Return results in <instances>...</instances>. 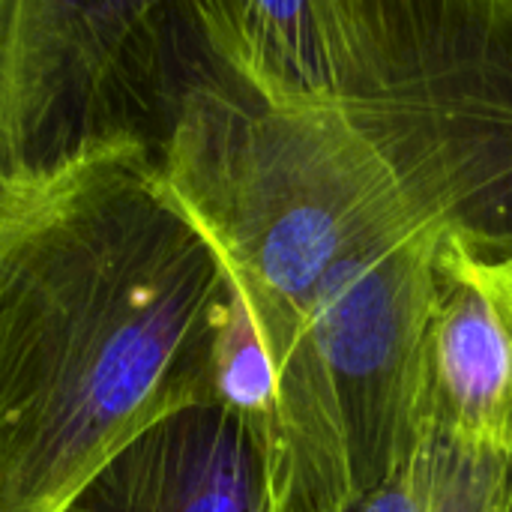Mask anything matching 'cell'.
<instances>
[{"mask_svg":"<svg viewBox=\"0 0 512 512\" xmlns=\"http://www.w3.org/2000/svg\"><path fill=\"white\" fill-rule=\"evenodd\" d=\"M57 512H279L261 438L216 402L183 408L102 462Z\"/></svg>","mask_w":512,"mask_h":512,"instance_id":"5b68a950","label":"cell"},{"mask_svg":"<svg viewBox=\"0 0 512 512\" xmlns=\"http://www.w3.org/2000/svg\"><path fill=\"white\" fill-rule=\"evenodd\" d=\"M165 3L0 0V186L117 141L159 150L186 81Z\"/></svg>","mask_w":512,"mask_h":512,"instance_id":"3957f363","label":"cell"},{"mask_svg":"<svg viewBox=\"0 0 512 512\" xmlns=\"http://www.w3.org/2000/svg\"><path fill=\"white\" fill-rule=\"evenodd\" d=\"M429 432L512 459V258L438 243L423 336Z\"/></svg>","mask_w":512,"mask_h":512,"instance_id":"277c9868","label":"cell"},{"mask_svg":"<svg viewBox=\"0 0 512 512\" xmlns=\"http://www.w3.org/2000/svg\"><path fill=\"white\" fill-rule=\"evenodd\" d=\"M507 512H512V459H510V504H507Z\"/></svg>","mask_w":512,"mask_h":512,"instance_id":"ba28073f","label":"cell"},{"mask_svg":"<svg viewBox=\"0 0 512 512\" xmlns=\"http://www.w3.org/2000/svg\"><path fill=\"white\" fill-rule=\"evenodd\" d=\"M510 459L429 432L411 462L345 512H507Z\"/></svg>","mask_w":512,"mask_h":512,"instance_id":"8992f818","label":"cell"},{"mask_svg":"<svg viewBox=\"0 0 512 512\" xmlns=\"http://www.w3.org/2000/svg\"><path fill=\"white\" fill-rule=\"evenodd\" d=\"M213 402L231 411L234 417H240L261 438L267 459H270V444L276 432V408H279L276 366L234 285H231L228 315L216 339Z\"/></svg>","mask_w":512,"mask_h":512,"instance_id":"52a82bcc","label":"cell"},{"mask_svg":"<svg viewBox=\"0 0 512 512\" xmlns=\"http://www.w3.org/2000/svg\"><path fill=\"white\" fill-rule=\"evenodd\" d=\"M231 282L117 141L0 186V512H57L120 447L213 402Z\"/></svg>","mask_w":512,"mask_h":512,"instance_id":"6da1fadb","label":"cell"},{"mask_svg":"<svg viewBox=\"0 0 512 512\" xmlns=\"http://www.w3.org/2000/svg\"><path fill=\"white\" fill-rule=\"evenodd\" d=\"M207 60L270 108L330 111L512 258V0L189 3Z\"/></svg>","mask_w":512,"mask_h":512,"instance_id":"7a4b0ae2","label":"cell"}]
</instances>
